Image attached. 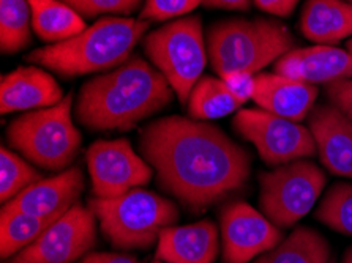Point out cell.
I'll list each match as a JSON object with an SVG mask.
<instances>
[{
    "instance_id": "cell-1",
    "label": "cell",
    "mask_w": 352,
    "mask_h": 263,
    "mask_svg": "<svg viewBox=\"0 0 352 263\" xmlns=\"http://www.w3.org/2000/svg\"><path fill=\"white\" fill-rule=\"evenodd\" d=\"M142 158L157 170L158 185L191 211H202L247 183L252 159L209 122L169 115L140 134Z\"/></svg>"
},
{
    "instance_id": "cell-2",
    "label": "cell",
    "mask_w": 352,
    "mask_h": 263,
    "mask_svg": "<svg viewBox=\"0 0 352 263\" xmlns=\"http://www.w3.org/2000/svg\"><path fill=\"white\" fill-rule=\"evenodd\" d=\"M173 95L169 82L152 63L131 56L82 85L74 115L92 131H130L164 109Z\"/></svg>"
},
{
    "instance_id": "cell-3",
    "label": "cell",
    "mask_w": 352,
    "mask_h": 263,
    "mask_svg": "<svg viewBox=\"0 0 352 263\" xmlns=\"http://www.w3.org/2000/svg\"><path fill=\"white\" fill-rule=\"evenodd\" d=\"M147 29L140 18L106 16L72 38L35 49L25 60L62 78L108 73L133 56Z\"/></svg>"
},
{
    "instance_id": "cell-4",
    "label": "cell",
    "mask_w": 352,
    "mask_h": 263,
    "mask_svg": "<svg viewBox=\"0 0 352 263\" xmlns=\"http://www.w3.org/2000/svg\"><path fill=\"white\" fill-rule=\"evenodd\" d=\"M209 62L218 76L231 71L261 73L296 47V36L281 21L229 18L207 32Z\"/></svg>"
},
{
    "instance_id": "cell-5",
    "label": "cell",
    "mask_w": 352,
    "mask_h": 263,
    "mask_svg": "<svg viewBox=\"0 0 352 263\" xmlns=\"http://www.w3.org/2000/svg\"><path fill=\"white\" fill-rule=\"evenodd\" d=\"M101 232L117 249H148L162 230L179 221V210L169 198L152 191L135 190L122 196L89 201Z\"/></svg>"
},
{
    "instance_id": "cell-6",
    "label": "cell",
    "mask_w": 352,
    "mask_h": 263,
    "mask_svg": "<svg viewBox=\"0 0 352 263\" xmlns=\"http://www.w3.org/2000/svg\"><path fill=\"white\" fill-rule=\"evenodd\" d=\"M72 109L73 93L54 106L19 115L7 128L10 147L41 169L65 170L82 142Z\"/></svg>"
},
{
    "instance_id": "cell-7",
    "label": "cell",
    "mask_w": 352,
    "mask_h": 263,
    "mask_svg": "<svg viewBox=\"0 0 352 263\" xmlns=\"http://www.w3.org/2000/svg\"><path fill=\"white\" fill-rule=\"evenodd\" d=\"M142 47L152 65L168 80L180 103L186 104L209 58L199 16L169 21L144 36Z\"/></svg>"
},
{
    "instance_id": "cell-8",
    "label": "cell",
    "mask_w": 352,
    "mask_h": 263,
    "mask_svg": "<svg viewBox=\"0 0 352 263\" xmlns=\"http://www.w3.org/2000/svg\"><path fill=\"white\" fill-rule=\"evenodd\" d=\"M327 179L311 161L298 159L259 175V207L278 229L292 227L311 210Z\"/></svg>"
},
{
    "instance_id": "cell-9",
    "label": "cell",
    "mask_w": 352,
    "mask_h": 263,
    "mask_svg": "<svg viewBox=\"0 0 352 263\" xmlns=\"http://www.w3.org/2000/svg\"><path fill=\"white\" fill-rule=\"evenodd\" d=\"M232 126L245 141L254 145L265 164L275 168L316 153L310 128L264 109H239Z\"/></svg>"
},
{
    "instance_id": "cell-10",
    "label": "cell",
    "mask_w": 352,
    "mask_h": 263,
    "mask_svg": "<svg viewBox=\"0 0 352 263\" xmlns=\"http://www.w3.org/2000/svg\"><path fill=\"white\" fill-rule=\"evenodd\" d=\"M95 241L97 216L90 207L74 203L12 263H73L87 255Z\"/></svg>"
},
{
    "instance_id": "cell-11",
    "label": "cell",
    "mask_w": 352,
    "mask_h": 263,
    "mask_svg": "<svg viewBox=\"0 0 352 263\" xmlns=\"http://www.w3.org/2000/svg\"><path fill=\"white\" fill-rule=\"evenodd\" d=\"M85 157L94 196L100 198L125 194L148 183L153 175L152 165L126 139L94 142Z\"/></svg>"
},
{
    "instance_id": "cell-12",
    "label": "cell",
    "mask_w": 352,
    "mask_h": 263,
    "mask_svg": "<svg viewBox=\"0 0 352 263\" xmlns=\"http://www.w3.org/2000/svg\"><path fill=\"white\" fill-rule=\"evenodd\" d=\"M220 227L225 263L252 262L283 240L281 229L245 202H232L223 208Z\"/></svg>"
},
{
    "instance_id": "cell-13",
    "label": "cell",
    "mask_w": 352,
    "mask_h": 263,
    "mask_svg": "<svg viewBox=\"0 0 352 263\" xmlns=\"http://www.w3.org/2000/svg\"><path fill=\"white\" fill-rule=\"evenodd\" d=\"M307 120L324 168L352 179V120L332 103L314 106Z\"/></svg>"
},
{
    "instance_id": "cell-14",
    "label": "cell",
    "mask_w": 352,
    "mask_h": 263,
    "mask_svg": "<svg viewBox=\"0 0 352 263\" xmlns=\"http://www.w3.org/2000/svg\"><path fill=\"white\" fill-rule=\"evenodd\" d=\"M82 190V170L79 168H70L25 187L12 201L3 203L2 208L40 218L54 216V214H63L70 210L74 203H78Z\"/></svg>"
},
{
    "instance_id": "cell-15",
    "label": "cell",
    "mask_w": 352,
    "mask_h": 263,
    "mask_svg": "<svg viewBox=\"0 0 352 263\" xmlns=\"http://www.w3.org/2000/svg\"><path fill=\"white\" fill-rule=\"evenodd\" d=\"M275 73L313 85L352 79V54L335 46L294 47L275 62Z\"/></svg>"
},
{
    "instance_id": "cell-16",
    "label": "cell",
    "mask_w": 352,
    "mask_h": 263,
    "mask_svg": "<svg viewBox=\"0 0 352 263\" xmlns=\"http://www.w3.org/2000/svg\"><path fill=\"white\" fill-rule=\"evenodd\" d=\"M63 100L54 76L38 65L18 67L0 80V112H30L51 107Z\"/></svg>"
},
{
    "instance_id": "cell-17",
    "label": "cell",
    "mask_w": 352,
    "mask_h": 263,
    "mask_svg": "<svg viewBox=\"0 0 352 263\" xmlns=\"http://www.w3.org/2000/svg\"><path fill=\"white\" fill-rule=\"evenodd\" d=\"M319 90L316 85L281 76L278 73H259L256 76L254 103L261 109L283 119L305 120L314 107Z\"/></svg>"
},
{
    "instance_id": "cell-18",
    "label": "cell",
    "mask_w": 352,
    "mask_h": 263,
    "mask_svg": "<svg viewBox=\"0 0 352 263\" xmlns=\"http://www.w3.org/2000/svg\"><path fill=\"white\" fill-rule=\"evenodd\" d=\"M218 254V229L209 219L162 230L157 259L164 263H213Z\"/></svg>"
},
{
    "instance_id": "cell-19",
    "label": "cell",
    "mask_w": 352,
    "mask_h": 263,
    "mask_svg": "<svg viewBox=\"0 0 352 263\" xmlns=\"http://www.w3.org/2000/svg\"><path fill=\"white\" fill-rule=\"evenodd\" d=\"M298 30L318 45H337L352 36V3L344 0H307Z\"/></svg>"
},
{
    "instance_id": "cell-20",
    "label": "cell",
    "mask_w": 352,
    "mask_h": 263,
    "mask_svg": "<svg viewBox=\"0 0 352 263\" xmlns=\"http://www.w3.org/2000/svg\"><path fill=\"white\" fill-rule=\"evenodd\" d=\"M32 29L41 41L56 45L87 29L81 14L62 0H29Z\"/></svg>"
},
{
    "instance_id": "cell-21",
    "label": "cell",
    "mask_w": 352,
    "mask_h": 263,
    "mask_svg": "<svg viewBox=\"0 0 352 263\" xmlns=\"http://www.w3.org/2000/svg\"><path fill=\"white\" fill-rule=\"evenodd\" d=\"M330 255L329 241L318 230L302 225L254 263H329Z\"/></svg>"
},
{
    "instance_id": "cell-22",
    "label": "cell",
    "mask_w": 352,
    "mask_h": 263,
    "mask_svg": "<svg viewBox=\"0 0 352 263\" xmlns=\"http://www.w3.org/2000/svg\"><path fill=\"white\" fill-rule=\"evenodd\" d=\"M54 216H32L28 213H16L3 210L0 211V255L2 259H10L28 248L50 225L60 218Z\"/></svg>"
},
{
    "instance_id": "cell-23",
    "label": "cell",
    "mask_w": 352,
    "mask_h": 263,
    "mask_svg": "<svg viewBox=\"0 0 352 263\" xmlns=\"http://www.w3.org/2000/svg\"><path fill=\"white\" fill-rule=\"evenodd\" d=\"M240 106L242 103L234 98L225 82L212 76H202L197 80L186 101L191 119L204 122L223 119L239 111Z\"/></svg>"
},
{
    "instance_id": "cell-24",
    "label": "cell",
    "mask_w": 352,
    "mask_h": 263,
    "mask_svg": "<svg viewBox=\"0 0 352 263\" xmlns=\"http://www.w3.org/2000/svg\"><path fill=\"white\" fill-rule=\"evenodd\" d=\"M32 12L29 0H0V49L16 54L30 45Z\"/></svg>"
},
{
    "instance_id": "cell-25",
    "label": "cell",
    "mask_w": 352,
    "mask_h": 263,
    "mask_svg": "<svg viewBox=\"0 0 352 263\" xmlns=\"http://www.w3.org/2000/svg\"><path fill=\"white\" fill-rule=\"evenodd\" d=\"M41 172L7 147L0 150V201L7 203L25 187L41 180Z\"/></svg>"
},
{
    "instance_id": "cell-26",
    "label": "cell",
    "mask_w": 352,
    "mask_h": 263,
    "mask_svg": "<svg viewBox=\"0 0 352 263\" xmlns=\"http://www.w3.org/2000/svg\"><path fill=\"white\" fill-rule=\"evenodd\" d=\"M316 218L335 232L352 237V185L337 183L319 203Z\"/></svg>"
},
{
    "instance_id": "cell-27",
    "label": "cell",
    "mask_w": 352,
    "mask_h": 263,
    "mask_svg": "<svg viewBox=\"0 0 352 263\" xmlns=\"http://www.w3.org/2000/svg\"><path fill=\"white\" fill-rule=\"evenodd\" d=\"M73 7L82 18L92 19L101 14H131L141 7L142 0H62Z\"/></svg>"
},
{
    "instance_id": "cell-28",
    "label": "cell",
    "mask_w": 352,
    "mask_h": 263,
    "mask_svg": "<svg viewBox=\"0 0 352 263\" xmlns=\"http://www.w3.org/2000/svg\"><path fill=\"white\" fill-rule=\"evenodd\" d=\"M202 3V0H146L140 13V19L164 23L169 19L184 18Z\"/></svg>"
},
{
    "instance_id": "cell-29",
    "label": "cell",
    "mask_w": 352,
    "mask_h": 263,
    "mask_svg": "<svg viewBox=\"0 0 352 263\" xmlns=\"http://www.w3.org/2000/svg\"><path fill=\"white\" fill-rule=\"evenodd\" d=\"M229 92L234 95V98L240 103H247L248 100H253L256 90V76L248 71H231L221 76Z\"/></svg>"
},
{
    "instance_id": "cell-30",
    "label": "cell",
    "mask_w": 352,
    "mask_h": 263,
    "mask_svg": "<svg viewBox=\"0 0 352 263\" xmlns=\"http://www.w3.org/2000/svg\"><path fill=\"white\" fill-rule=\"evenodd\" d=\"M325 95L330 103L337 106L346 117L352 120V79L337 80L325 85Z\"/></svg>"
},
{
    "instance_id": "cell-31",
    "label": "cell",
    "mask_w": 352,
    "mask_h": 263,
    "mask_svg": "<svg viewBox=\"0 0 352 263\" xmlns=\"http://www.w3.org/2000/svg\"><path fill=\"white\" fill-rule=\"evenodd\" d=\"M253 3L261 12L278 16V18H287L296 10L298 0H253Z\"/></svg>"
},
{
    "instance_id": "cell-32",
    "label": "cell",
    "mask_w": 352,
    "mask_h": 263,
    "mask_svg": "<svg viewBox=\"0 0 352 263\" xmlns=\"http://www.w3.org/2000/svg\"><path fill=\"white\" fill-rule=\"evenodd\" d=\"M79 263H141L131 254H119V252H90L84 255Z\"/></svg>"
},
{
    "instance_id": "cell-33",
    "label": "cell",
    "mask_w": 352,
    "mask_h": 263,
    "mask_svg": "<svg viewBox=\"0 0 352 263\" xmlns=\"http://www.w3.org/2000/svg\"><path fill=\"white\" fill-rule=\"evenodd\" d=\"M253 0H202L207 8L229 10V12H247Z\"/></svg>"
},
{
    "instance_id": "cell-34",
    "label": "cell",
    "mask_w": 352,
    "mask_h": 263,
    "mask_svg": "<svg viewBox=\"0 0 352 263\" xmlns=\"http://www.w3.org/2000/svg\"><path fill=\"white\" fill-rule=\"evenodd\" d=\"M341 263H352V246L351 248L344 252V257H343V262Z\"/></svg>"
},
{
    "instance_id": "cell-35",
    "label": "cell",
    "mask_w": 352,
    "mask_h": 263,
    "mask_svg": "<svg viewBox=\"0 0 352 263\" xmlns=\"http://www.w3.org/2000/svg\"><path fill=\"white\" fill-rule=\"evenodd\" d=\"M348 51L352 54V38L348 41Z\"/></svg>"
},
{
    "instance_id": "cell-36",
    "label": "cell",
    "mask_w": 352,
    "mask_h": 263,
    "mask_svg": "<svg viewBox=\"0 0 352 263\" xmlns=\"http://www.w3.org/2000/svg\"><path fill=\"white\" fill-rule=\"evenodd\" d=\"M153 263H164V262H162V260H157V262H153Z\"/></svg>"
},
{
    "instance_id": "cell-37",
    "label": "cell",
    "mask_w": 352,
    "mask_h": 263,
    "mask_svg": "<svg viewBox=\"0 0 352 263\" xmlns=\"http://www.w3.org/2000/svg\"><path fill=\"white\" fill-rule=\"evenodd\" d=\"M344 2H351L352 3V0H344Z\"/></svg>"
},
{
    "instance_id": "cell-38",
    "label": "cell",
    "mask_w": 352,
    "mask_h": 263,
    "mask_svg": "<svg viewBox=\"0 0 352 263\" xmlns=\"http://www.w3.org/2000/svg\"><path fill=\"white\" fill-rule=\"evenodd\" d=\"M329 263H335V262H333V260H330V262H329Z\"/></svg>"
}]
</instances>
